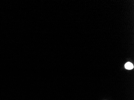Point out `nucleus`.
<instances>
[{
  "mask_svg": "<svg viewBox=\"0 0 134 100\" xmlns=\"http://www.w3.org/2000/svg\"><path fill=\"white\" fill-rule=\"evenodd\" d=\"M125 67L127 69L131 70L134 67H133V65L132 63H130V62H128L125 64Z\"/></svg>",
  "mask_w": 134,
  "mask_h": 100,
  "instance_id": "f257e3e1",
  "label": "nucleus"
}]
</instances>
